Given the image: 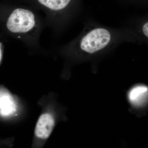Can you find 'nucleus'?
Here are the masks:
<instances>
[{
	"label": "nucleus",
	"instance_id": "f257e3e1",
	"mask_svg": "<svg viewBox=\"0 0 148 148\" xmlns=\"http://www.w3.org/2000/svg\"><path fill=\"white\" fill-rule=\"evenodd\" d=\"M35 25L34 13L31 11L22 8L14 10L7 22L9 31L14 34L27 33L32 30Z\"/></svg>",
	"mask_w": 148,
	"mask_h": 148
},
{
	"label": "nucleus",
	"instance_id": "f03ea898",
	"mask_svg": "<svg viewBox=\"0 0 148 148\" xmlns=\"http://www.w3.org/2000/svg\"><path fill=\"white\" fill-rule=\"evenodd\" d=\"M111 40L110 32L103 28L92 30L83 38L80 44L81 49L92 53L103 49Z\"/></svg>",
	"mask_w": 148,
	"mask_h": 148
},
{
	"label": "nucleus",
	"instance_id": "7ed1b4c3",
	"mask_svg": "<svg viewBox=\"0 0 148 148\" xmlns=\"http://www.w3.org/2000/svg\"><path fill=\"white\" fill-rule=\"evenodd\" d=\"M54 126L53 116L50 114H42L37 122L35 135L40 139H47L51 134Z\"/></svg>",
	"mask_w": 148,
	"mask_h": 148
},
{
	"label": "nucleus",
	"instance_id": "20e7f679",
	"mask_svg": "<svg viewBox=\"0 0 148 148\" xmlns=\"http://www.w3.org/2000/svg\"><path fill=\"white\" fill-rule=\"evenodd\" d=\"M147 86L143 85L136 86L132 88L128 93V100L135 107L145 106L148 100Z\"/></svg>",
	"mask_w": 148,
	"mask_h": 148
},
{
	"label": "nucleus",
	"instance_id": "39448f33",
	"mask_svg": "<svg viewBox=\"0 0 148 148\" xmlns=\"http://www.w3.org/2000/svg\"><path fill=\"white\" fill-rule=\"evenodd\" d=\"M16 106L13 97L5 89L0 88V114L7 116L16 111Z\"/></svg>",
	"mask_w": 148,
	"mask_h": 148
},
{
	"label": "nucleus",
	"instance_id": "423d86ee",
	"mask_svg": "<svg viewBox=\"0 0 148 148\" xmlns=\"http://www.w3.org/2000/svg\"><path fill=\"white\" fill-rule=\"evenodd\" d=\"M71 0H38L40 3L51 10H58L65 8Z\"/></svg>",
	"mask_w": 148,
	"mask_h": 148
},
{
	"label": "nucleus",
	"instance_id": "0eeeda50",
	"mask_svg": "<svg viewBox=\"0 0 148 148\" xmlns=\"http://www.w3.org/2000/svg\"><path fill=\"white\" fill-rule=\"evenodd\" d=\"M143 32L147 37H148V23L147 22L143 27Z\"/></svg>",
	"mask_w": 148,
	"mask_h": 148
},
{
	"label": "nucleus",
	"instance_id": "6e6552de",
	"mask_svg": "<svg viewBox=\"0 0 148 148\" xmlns=\"http://www.w3.org/2000/svg\"><path fill=\"white\" fill-rule=\"evenodd\" d=\"M1 59V43H0V62Z\"/></svg>",
	"mask_w": 148,
	"mask_h": 148
}]
</instances>
